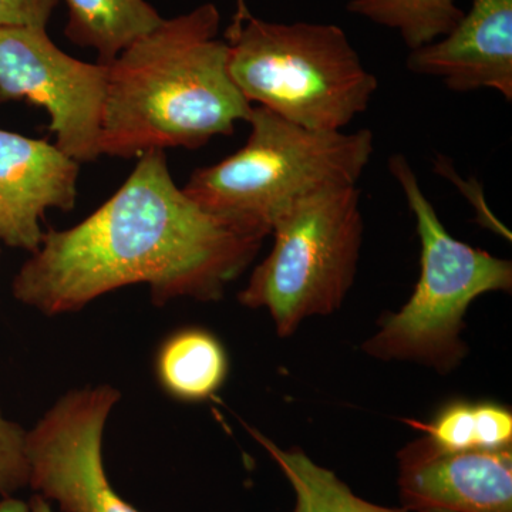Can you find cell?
<instances>
[{
    "label": "cell",
    "instance_id": "17",
    "mask_svg": "<svg viewBox=\"0 0 512 512\" xmlns=\"http://www.w3.org/2000/svg\"><path fill=\"white\" fill-rule=\"evenodd\" d=\"M25 487H29L26 431L0 407V497H12Z\"/></svg>",
    "mask_w": 512,
    "mask_h": 512
},
{
    "label": "cell",
    "instance_id": "8",
    "mask_svg": "<svg viewBox=\"0 0 512 512\" xmlns=\"http://www.w3.org/2000/svg\"><path fill=\"white\" fill-rule=\"evenodd\" d=\"M106 64L67 55L42 28H0V104L26 100L43 107L56 147L77 163L101 156Z\"/></svg>",
    "mask_w": 512,
    "mask_h": 512
},
{
    "label": "cell",
    "instance_id": "13",
    "mask_svg": "<svg viewBox=\"0 0 512 512\" xmlns=\"http://www.w3.org/2000/svg\"><path fill=\"white\" fill-rule=\"evenodd\" d=\"M156 373L161 387L174 399L202 402L227 379V352L208 330L181 329L161 343Z\"/></svg>",
    "mask_w": 512,
    "mask_h": 512
},
{
    "label": "cell",
    "instance_id": "20",
    "mask_svg": "<svg viewBox=\"0 0 512 512\" xmlns=\"http://www.w3.org/2000/svg\"><path fill=\"white\" fill-rule=\"evenodd\" d=\"M239 6H241V8H245V6H247V2H245V0H237V9H239Z\"/></svg>",
    "mask_w": 512,
    "mask_h": 512
},
{
    "label": "cell",
    "instance_id": "10",
    "mask_svg": "<svg viewBox=\"0 0 512 512\" xmlns=\"http://www.w3.org/2000/svg\"><path fill=\"white\" fill-rule=\"evenodd\" d=\"M79 171L56 144L0 128V242L33 254L46 211L73 210Z\"/></svg>",
    "mask_w": 512,
    "mask_h": 512
},
{
    "label": "cell",
    "instance_id": "4",
    "mask_svg": "<svg viewBox=\"0 0 512 512\" xmlns=\"http://www.w3.org/2000/svg\"><path fill=\"white\" fill-rule=\"evenodd\" d=\"M225 42L229 74L245 99L311 130H345L379 87L332 23L268 22L248 10L234 16Z\"/></svg>",
    "mask_w": 512,
    "mask_h": 512
},
{
    "label": "cell",
    "instance_id": "21",
    "mask_svg": "<svg viewBox=\"0 0 512 512\" xmlns=\"http://www.w3.org/2000/svg\"><path fill=\"white\" fill-rule=\"evenodd\" d=\"M407 512H450V511H443V510H421V511H407Z\"/></svg>",
    "mask_w": 512,
    "mask_h": 512
},
{
    "label": "cell",
    "instance_id": "2",
    "mask_svg": "<svg viewBox=\"0 0 512 512\" xmlns=\"http://www.w3.org/2000/svg\"><path fill=\"white\" fill-rule=\"evenodd\" d=\"M220 28V10L204 3L164 19L107 66L101 156L195 150L249 120L254 106L229 74Z\"/></svg>",
    "mask_w": 512,
    "mask_h": 512
},
{
    "label": "cell",
    "instance_id": "12",
    "mask_svg": "<svg viewBox=\"0 0 512 512\" xmlns=\"http://www.w3.org/2000/svg\"><path fill=\"white\" fill-rule=\"evenodd\" d=\"M67 6L64 35L76 46L96 50L109 66L141 37L163 23L146 0H63Z\"/></svg>",
    "mask_w": 512,
    "mask_h": 512
},
{
    "label": "cell",
    "instance_id": "16",
    "mask_svg": "<svg viewBox=\"0 0 512 512\" xmlns=\"http://www.w3.org/2000/svg\"><path fill=\"white\" fill-rule=\"evenodd\" d=\"M346 10L396 30L410 50L448 35L464 15L456 0H350Z\"/></svg>",
    "mask_w": 512,
    "mask_h": 512
},
{
    "label": "cell",
    "instance_id": "6",
    "mask_svg": "<svg viewBox=\"0 0 512 512\" xmlns=\"http://www.w3.org/2000/svg\"><path fill=\"white\" fill-rule=\"evenodd\" d=\"M363 228L357 185L299 202L275 222L274 247L239 302L268 311L282 338L312 316L338 311L355 282Z\"/></svg>",
    "mask_w": 512,
    "mask_h": 512
},
{
    "label": "cell",
    "instance_id": "7",
    "mask_svg": "<svg viewBox=\"0 0 512 512\" xmlns=\"http://www.w3.org/2000/svg\"><path fill=\"white\" fill-rule=\"evenodd\" d=\"M120 392L70 390L26 431L29 487L63 512H141L120 497L103 464V434Z\"/></svg>",
    "mask_w": 512,
    "mask_h": 512
},
{
    "label": "cell",
    "instance_id": "15",
    "mask_svg": "<svg viewBox=\"0 0 512 512\" xmlns=\"http://www.w3.org/2000/svg\"><path fill=\"white\" fill-rule=\"evenodd\" d=\"M409 423L423 431L424 439L443 451L512 447V413L500 404L451 403L430 423Z\"/></svg>",
    "mask_w": 512,
    "mask_h": 512
},
{
    "label": "cell",
    "instance_id": "18",
    "mask_svg": "<svg viewBox=\"0 0 512 512\" xmlns=\"http://www.w3.org/2000/svg\"><path fill=\"white\" fill-rule=\"evenodd\" d=\"M62 0H0V28L47 29Z\"/></svg>",
    "mask_w": 512,
    "mask_h": 512
},
{
    "label": "cell",
    "instance_id": "5",
    "mask_svg": "<svg viewBox=\"0 0 512 512\" xmlns=\"http://www.w3.org/2000/svg\"><path fill=\"white\" fill-rule=\"evenodd\" d=\"M420 238V278L399 312L380 320L363 350L380 360H402L448 373L467 355L464 316L478 296L511 292L512 264L458 241L444 227L419 178L402 154L389 160Z\"/></svg>",
    "mask_w": 512,
    "mask_h": 512
},
{
    "label": "cell",
    "instance_id": "14",
    "mask_svg": "<svg viewBox=\"0 0 512 512\" xmlns=\"http://www.w3.org/2000/svg\"><path fill=\"white\" fill-rule=\"evenodd\" d=\"M248 430L292 485L296 497L292 512H407L403 507H383L357 497L333 471L319 466L302 450H285L259 431Z\"/></svg>",
    "mask_w": 512,
    "mask_h": 512
},
{
    "label": "cell",
    "instance_id": "19",
    "mask_svg": "<svg viewBox=\"0 0 512 512\" xmlns=\"http://www.w3.org/2000/svg\"><path fill=\"white\" fill-rule=\"evenodd\" d=\"M0 512H55L49 501L35 494L30 500H20L15 495L0 500Z\"/></svg>",
    "mask_w": 512,
    "mask_h": 512
},
{
    "label": "cell",
    "instance_id": "11",
    "mask_svg": "<svg viewBox=\"0 0 512 512\" xmlns=\"http://www.w3.org/2000/svg\"><path fill=\"white\" fill-rule=\"evenodd\" d=\"M407 69L451 92L495 90L512 100V0H473L448 35L410 50Z\"/></svg>",
    "mask_w": 512,
    "mask_h": 512
},
{
    "label": "cell",
    "instance_id": "9",
    "mask_svg": "<svg viewBox=\"0 0 512 512\" xmlns=\"http://www.w3.org/2000/svg\"><path fill=\"white\" fill-rule=\"evenodd\" d=\"M397 460L404 510L512 512V447L443 451L420 437Z\"/></svg>",
    "mask_w": 512,
    "mask_h": 512
},
{
    "label": "cell",
    "instance_id": "3",
    "mask_svg": "<svg viewBox=\"0 0 512 512\" xmlns=\"http://www.w3.org/2000/svg\"><path fill=\"white\" fill-rule=\"evenodd\" d=\"M247 123V143L220 163L198 168L183 190L215 217L265 238L299 202L357 185L375 153L367 128L311 130L259 106Z\"/></svg>",
    "mask_w": 512,
    "mask_h": 512
},
{
    "label": "cell",
    "instance_id": "1",
    "mask_svg": "<svg viewBox=\"0 0 512 512\" xmlns=\"http://www.w3.org/2000/svg\"><path fill=\"white\" fill-rule=\"evenodd\" d=\"M264 239L205 211L174 183L164 151H147L99 210L72 228L45 232L12 293L47 316L80 311L130 285H147L160 306L218 301Z\"/></svg>",
    "mask_w": 512,
    "mask_h": 512
}]
</instances>
